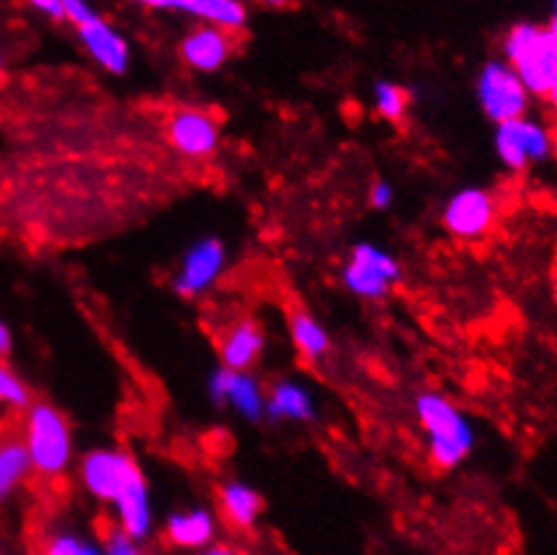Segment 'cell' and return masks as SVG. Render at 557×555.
Wrapping results in <instances>:
<instances>
[{"label":"cell","mask_w":557,"mask_h":555,"mask_svg":"<svg viewBox=\"0 0 557 555\" xmlns=\"http://www.w3.org/2000/svg\"><path fill=\"white\" fill-rule=\"evenodd\" d=\"M414 412L429 440V456L440 469H453L474 447V429L469 418L447 396L425 391L414 399Z\"/></svg>","instance_id":"cell-1"},{"label":"cell","mask_w":557,"mask_h":555,"mask_svg":"<svg viewBox=\"0 0 557 555\" xmlns=\"http://www.w3.org/2000/svg\"><path fill=\"white\" fill-rule=\"evenodd\" d=\"M504 57L528 95L547 98L557 87V38L547 27L533 22L511 27L504 38Z\"/></svg>","instance_id":"cell-2"},{"label":"cell","mask_w":557,"mask_h":555,"mask_svg":"<svg viewBox=\"0 0 557 555\" xmlns=\"http://www.w3.org/2000/svg\"><path fill=\"white\" fill-rule=\"evenodd\" d=\"M22 443L30 456L33 472L41 478H60L71 464L73 437L65 416L49 402H33L25 410Z\"/></svg>","instance_id":"cell-3"},{"label":"cell","mask_w":557,"mask_h":555,"mask_svg":"<svg viewBox=\"0 0 557 555\" xmlns=\"http://www.w3.org/2000/svg\"><path fill=\"white\" fill-rule=\"evenodd\" d=\"M476 98L482 111L496 124L522 119L531 103V95L522 87L517 73L504 60H491L476 78Z\"/></svg>","instance_id":"cell-4"},{"label":"cell","mask_w":557,"mask_h":555,"mask_svg":"<svg viewBox=\"0 0 557 555\" xmlns=\"http://www.w3.org/2000/svg\"><path fill=\"white\" fill-rule=\"evenodd\" d=\"M144 478L135 458L124 451H98L87 453L82 461V483L95 499L113 504L133 483Z\"/></svg>","instance_id":"cell-5"},{"label":"cell","mask_w":557,"mask_h":555,"mask_svg":"<svg viewBox=\"0 0 557 555\" xmlns=\"http://www.w3.org/2000/svg\"><path fill=\"white\" fill-rule=\"evenodd\" d=\"M399 262L372 243H358L345 262L343 281L363 299H380L399 281Z\"/></svg>","instance_id":"cell-6"},{"label":"cell","mask_w":557,"mask_h":555,"mask_svg":"<svg viewBox=\"0 0 557 555\" xmlns=\"http://www.w3.org/2000/svg\"><path fill=\"white\" fill-rule=\"evenodd\" d=\"M496 155L509 170L520 173L553 155V133L525 116L504 122L496 130Z\"/></svg>","instance_id":"cell-7"},{"label":"cell","mask_w":557,"mask_h":555,"mask_svg":"<svg viewBox=\"0 0 557 555\" xmlns=\"http://www.w3.org/2000/svg\"><path fill=\"white\" fill-rule=\"evenodd\" d=\"M496 222V200L485 189H463L445 208V226L460 240H476Z\"/></svg>","instance_id":"cell-8"},{"label":"cell","mask_w":557,"mask_h":555,"mask_svg":"<svg viewBox=\"0 0 557 555\" xmlns=\"http://www.w3.org/2000/svg\"><path fill=\"white\" fill-rule=\"evenodd\" d=\"M168 138L181 155L208 157L219 146V122L200 109H178L168 122Z\"/></svg>","instance_id":"cell-9"},{"label":"cell","mask_w":557,"mask_h":555,"mask_svg":"<svg viewBox=\"0 0 557 555\" xmlns=\"http://www.w3.org/2000/svg\"><path fill=\"white\" fill-rule=\"evenodd\" d=\"M226 262L224 246H221L215 237H205V240L195 243L189 248V254L181 262L178 275H175L173 286L181 297H195V294H202L205 288L213 286L215 278L221 275Z\"/></svg>","instance_id":"cell-10"},{"label":"cell","mask_w":557,"mask_h":555,"mask_svg":"<svg viewBox=\"0 0 557 555\" xmlns=\"http://www.w3.org/2000/svg\"><path fill=\"white\" fill-rule=\"evenodd\" d=\"M78 38H82L84 49H87L89 57L98 62L100 67H106L108 73H124L129 65V47L111 25L92 11L82 25H76Z\"/></svg>","instance_id":"cell-11"},{"label":"cell","mask_w":557,"mask_h":555,"mask_svg":"<svg viewBox=\"0 0 557 555\" xmlns=\"http://www.w3.org/2000/svg\"><path fill=\"white\" fill-rule=\"evenodd\" d=\"M210 394H213L215 402L232 405L240 416L251 418V421H259L264 416V394H261L259 383L248 372H235L221 367L210 378Z\"/></svg>","instance_id":"cell-12"},{"label":"cell","mask_w":557,"mask_h":555,"mask_svg":"<svg viewBox=\"0 0 557 555\" xmlns=\"http://www.w3.org/2000/svg\"><path fill=\"white\" fill-rule=\"evenodd\" d=\"M232 52V38L226 30H219V27L202 25L197 30H191L189 36L181 44V57L189 67L195 71L210 73L219 71L226 62V57Z\"/></svg>","instance_id":"cell-13"},{"label":"cell","mask_w":557,"mask_h":555,"mask_svg":"<svg viewBox=\"0 0 557 555\" xmlns=\"http://www.w3.org/2000/svg\"><path fill=\"white\" fill-rule=\"evenodd\" d=\"M164 536L181 551H205L215 540V518L210 509L195 507L186 513H173L164 523Z\"/></svg>","instance_id":"cell-14"},{"label":"cell","mask_w":557,"mask_h":555,"mask_svg":"<svg viewBox=\"0 0 557 555\" xmlns=\"http://www.w3.org/2000/svg\"><path fill=\"white\" fill-rule=\"evenodd\" d=\"M264 348V332L251 319H240L219 340V354L226 370L246 372Z\"/></svg>","instance_id":"cell-15"},{"label":"cell","mask_w":557,"mask_h":555,"mask_svg":"<svg viewBox=\"0 0 557 555\" xmlns=\"http://www.w3.org/2000/svg\"><path fill=\"white\" fill-rule=\"evenodd\" d=\"M151 9H175L197 16L219 30H240L246 25V9L235 0H149Z\"/></svg>","instance_id":"cell-16"},{"label":"cell","mask_w":557,"mask_h":555,"mask_svg":"<svg viewBox=\"0 0 557 555\" xmlns=\"http://www.w3.org/2000/svg\"><path fill=\"white\" fill-rule=\"evenodd\" d=\"M116 529L124 531L129 540L144 542L151 531V502H149V485L140 478L138 483L129 485L116 502Z\"/></svg>","instance_id":"cell-17"},{"label":"cell","mask_w":557,"mask_h":555,"mask_svg":"<svg viewBox=\"0 0 557 555\" xmlns=\"http://www.w3.org/2000/svg\"><path fill=\"white\" fill-rule=\"evenodd\" d=\"M33 474L30 456L22 443V434L3 432L0 434V504L9 499L22 483Z\"/></svg>","instance_id":"cell-18"},{"label":"cell","mask_w":557,"mask_h":555,"mask_svg":"<svg viewBox=\"0 0 557 555\" xmlns=\"http://www.w3.org/2000/svg\"><path fill=\"white\" fill-rule=\"evenodd\" d=\"M264 412L272 421H307L315 412L310 391L294 381H281L270 388L264 399Z\"/></svg>","instance_id":"cell-19"},{"label":"cell","mask_w":557,"mask_h":555,"mask_svg":"<svg viewBox=\"0 0 557 555\" xmlns=\"http://www.w3.org/2000/svg\"><path fill=\"white\" fill-rule=\"evenodd\" d=\"M221 515L235 529H251L261 515V496L246 483H226L219 491Z\"/></svg>","instance_id":"cell-20"},{"label":"cell","mask_w":557,"mask_h":555,"mask_svg":"<svg viewBox=\"0 0 557 555\" xmlns=\"http://www.w3.org/2000/svg\"><path fill=\"white\" fill-rule=\"evenodd\" d=\"M292 340L307 361H318L329 350V334L305 310L292 316Z\"/></svg>","instance_id":"cell-21"},{"label":"cell","mask_w":557,"mask_h":555,"mask_svg":"<svg viewBox=\"0 0 557 555\" xmlns=\"http://www.w3.org/2000/svg\"><path fill=\"white\" fill-rule=\"evenodd\" d=\"M38 555H102V551L100 545L82 540L73 531H51V534L44 536Z\"/></svg>","instance_id":"cell-22"},{"label":"cell","mask_w":557,"mask_h":555,"mask_svg":"<svg viewBox=\"0 0 557 555\" xmlns=\"http://www.w3.org/2000/svg\"><path fill=\"white\" fill-rule=\"evenodd\" d=\"M407 103H409V95L399 87V84H394V82L374 84V106H377V111L383 113L385 119H391V122H399V119L405 116Z\"/></svg>","instance_id":"cell-23"},{"label":"cell","mask_w":557,"mask_h":555,"mask_svg":"<svg viewBox=\"0 0 557 555\" xmlns=\"http://www.w3.org/2000/svg\"><path fill=\"white\" fill-rule=\"evenodd\" d=\"M0 405L14 407V410H27L33 405L30 388L22 383L20 375L9 370V367L0 361Z\"/></svg>","instance_id":"cell-24"},{"label":"cell","mask_w":557,"mask_h":555,"mask_svg":"<svg viewBox=\"0 0 557 555\" xmlns=\"http://www.w3.org/2000/svg\"><path fill=\"white\" fill-rule=\"evenodd\" d=\"M100 551L102 555H146L140 542L129 540L124 531H119L116 526L102 531V542H100Z\"/></svg>","instance_id":"cell-25"},{"label":"cell","mask_w":557,"mask_h":555,"mask_svg":"<svg viewBox=\"0 0 557 555\" xmlns=\"http://www.w3.org/2000/svg\"><path fill=\"white\" fill-rule=\"evenodd\" d=\"M369 202H372L377 211H385V208L394 202V186H391L388 181H377V184L369 189Z\"/></svg>","instance_id":"cell-26"},{"label":"cell","mask_w":557,"mask_h":555,"mask_svg":"<svg viewBox=\"0 0 557 555\" xmlns=\"http://www.w3.org/2000/svg\"><path fill=\"white\" fill-rule=\"evenodd\" d=\"M33 9L44 11L51 22H67L65 3L62 0H33Z\"/></svg>","instance_id":"cell-27"},{"label":"cell","mask_w":557,"mask_h":555,"mask_svg":"<svg viewBox=\"0 0 557 555\" xmlns=\"http://www.w3.org/2000/svg\"><path fill=\"white\" fill-rule=\"evenodd\" d=\"M9 354H11V330L0 321V359H5Z\"/></svg>","instance_id":"cell-28"},{"label":"cell","mask_w":557,"mask_h":555,"mask_svg":"<svg viewBox=\"0 0 557 555\" xmlns=\"http://www.w3.org/2000/svg\"><path fill=\"white\" fill-rule=\"evenodd\" d=\"M200 555H240V553L230 545H210V547H205Z\"/></svg>","instance_id":"cell-29"},{"label":"cell","mask_w":557,"mask_h":555,"mask_svg":"<svg viewBox=\"0 0 557 555\" xmlns=\"http://www.w3.org/2000/svg\"><path fill=\"white\" fill-rule=\"evenodd\" d=\"M547 30L553 33V36L557 38V3L553 5V16H549V25H547Z\"/></svg>","instance_id":"cell-30"},{"label":"cell","mask_w":557,"mask_h":555,"mask_svg":"<svg viewBox=\"0 0 557 555\" xmlns=\"http://www.w3.org/2000/svg\"><path fill=\"white\" fill-rule=\"evenodd\" d=\"M547 103H549V109H553V111L557 113V87L553 89V92L547 95Z\"/></svg>","instance_id":"cell-31"},{"label":"cell","mask_w":557,"mask_h":555,"mask_svg":"<svg viewBox=\"0 0 557 555\" xmlns=\"http://www.w3.org/2000/svg\"><path fill=\"white\" fill-rule=\"evenodd\" d=\"M553 149L557 151V130H555V133H553Z\"/></svg>","instance_id":"cell-32"},{"label":"cell","mask_w":557,"mask_h":555,"mask_svg":"<svg viewBox=\"0 0 557 555\" xmlns=\"http://www.w3.org/2000/svg\"><path fill=\"white\" fill-rule=\"evenodd\" d=\"M0 555H3V553H0Z\"/></svg>","instance_id":"cell-33"},{"label":"cell","mask_w":557,"mask_h":555,"mask_svg":"<svg viewBox=\"0 0 557 555\" xmlns=\"http://www.w3.org/2000/svg\"><path fill=\"white\" fill-rule=\"evenodd\" d=\"M0 62H3V60H0Z\"/></svg>","instance_id":"cell-34"}]
</instances>
